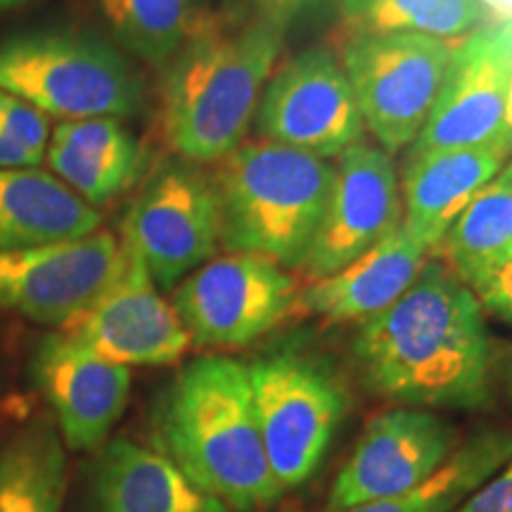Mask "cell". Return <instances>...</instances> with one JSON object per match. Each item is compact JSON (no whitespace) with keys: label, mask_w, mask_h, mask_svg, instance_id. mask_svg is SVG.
Instances as JSON below:
<instances>
[{"label":"cell","mask_w":512,"mask_h":512,"mask_svg":"<svg viewBox=\"0 0 512 512\" xmlns=\"http://www.w3.org/2000/svg\"><path fill=\"white\" fill-rule=\"evenodd\" d=\"M456 512H512V458Z\"/></svg>","instance_id":"30"},{"label":"cell","mask_w":512,"mask_h":512,"mask_svg":"<svg viewBox=\"0 0 512 512\" xmlns=\"http://www.w3.org/2000/svg\"><path fill=\"white\" fill-rule=\"evenodd\" d=\"M512 458V434L484 432L444 460L413 489L335 512H456Z\"/></svg>","instance_id":"24"},{"label":"cell","mask_w":512,"mask_h":512,"mask_svg":"<svg viewBox=\"0 0 512 512\" xmlns=\"http://www.w3.org/2000/svg\"><path fill=\"white\" fill-rule=\"evenodd\" d=\"M29 370L53 411L64 446L100 451L126 411L131 370L93 354L62 330L36 344Z\"/></svg>","instance_id":"16"},{"label":"cell","mask_w":512,"mask_h":512,"mask_svg":"<svg viewBox=\"0 0 512 512\" xmlns=\"http://www.w3.org/2000/svg\"><path fill=\"white\" fill-rule=\"evenodd\" d=\"M344 22L361 34H418L463 41L489 22L484 0H339Z\"/></svg>","instance_id":"25"},{"label":"cell","mask_w":512,"mask_h":512,"mask_svg":"<svg viewBox=\"0 0 512 512\" xmlns=\"http://www.w3.org/2000/svg\"><path fill=\"white\" fill-rule=\"evenodd\" d=\"M323 0H254L252 15H259L278 27L290 29L297 19L316 10Z\"/></svg>","instance_id":"31"},{"label":"cell","mask_w":512,"mask_h":512,"mask_svg":"<svg viewBox=\"0 0 512 512\" xmlns=\"http://www.w3.org/2000/svg\"><path fill=\"white\" fill-rule=\"evenodd\" d=\"M430 259V249L422 247L403 223L373 249L328 278L311 280L299 290L294 313H309L328 323L361 320L366 323L387 311L408 292L422 266Z\"/></svg>","instance_id":"17"},{"label":"cell","mask_w":512,"mask_h":512,"mask_svg":"<svg viewBox=\"0 0 512 512\" xmlns=\"http://www.w3.org/2000/svg\"><path fill=\"white\" fill-rule=\"evenodd\" d=\"M512 159V136L413 155L403 174V228L432 252L458 214Z\"/></svg>","instance_id":"18"},{"label":"cell","mask_w":512,"mask_h":512,"mask_svg":"<svg viewBox=\"0 0 512 512\" xmlns=\"http://www.w3.org/2000/svg\"><path fill=\"white\" fill-rule=\"evenodd\" d=\"M50 140L74 147V150L86 152V155L91 157L107 159V162L131 164L140 166V169H143L145 164L143 145H140L138 138L121 124V119L98 117L62 121V124L53 131Z\"/></svg>","instance_id":"27"},{"label":"cell","mask_w":512,"mask_h":512,"mask_svg":"<svg viewBox=\"0 0 512 512\" xmlns=\"http://www.w3.org/2000/svg\"><path fill=\"white\" fill-rule=\"evenodd\" d=\"M0 91L62 121L128 119L145 110V81L93 31L31 29L0 41Z\"/></svg>","instance_id":"5"},{"label":"cell","mask_w":512,"mask_h":512,"mask_svg":"<svg viewBox=\"0 0 512 512\" xmlns=\"http://www.w3.org/2000/svg\"><path fill=\"white\" fill-rule=\"evenodd\" d=\"M354 358L370 392L413 408H477L489 399L494 347L470 287L427 259L399 302L361 323Z\"/></svg>","instance_id":"1"},{"label":"cell","mask_w":512,"mask_h":512,"mask_svg":"<svg viewBox=\"0 0 512 512\" xmlns=\"http://www.w3.org/2000/svg\"><path fill=\"white\" fill-rule=\"evenodd\" d=\"M67 453L53 422L38 418L0 437V512H62Z\"/></svg>","instance_id":"21"},{"label":"cell","mask_w":512,"mask_h":512,"mask_svg":"<svg viewBox=\"0 0 512 512\" xmlns=\"http://www.w3.org/2000/svg\"><path fill=\"white\" fill-rule=\"evenodd\" d=\"M256 425L283 489L304 484L335 439L347 413L342 384L325 361L304 351H278L247 366Z\"/></svg>","instance_id":"6"},{"label":"cell","mask_w":512,"mask_h":512,"mask_svg":"<svg viewBox=\"0 0 512 512\" xmlns=\"http://www.w3.org/2000/svg\"><path fill=\"white\" fill-rule=\"evenodd\" d=\"M119 46L162 69L216 15L207 0H93Z\"/></svg>","instance_id":"23"},{"label":"cell","mask_w":512,"mask_h":512,"mask_svg":"<svg viewBox=\"0 0 512 512\" xmlns=\"http://www.w3.org/2000/svg\"><path fill=\"white\" fill-rule=\"evenodd\" d=\"M155 439L202 494L228 512L271 508L283 486L268 465L245 363L202 356L178 370L155 411Z\"/></svg>","instance_id":"2"},{"label":"cell","mask_w":512,"mask_h":512,"mask_svg":"<svg viewBox=\"0 0 512 512\" xmlns=\"http://www.w3.org/2000/svg\"><path fill=\"white\" fill-rule=\"evenodd\" d=\"M100 211L43 169H0V249H27L98 233Z\"/></svg>","instance_id":"20"},{"label":"cell","mask_w":512,"mask_h":512,"mask_svg":"<svg viewBox=\"0 0 512 512\" xmlns=\"http://www.w3.org/2000/svg\"><path fill=\"white\" fill-rule=\"evenodd\" d=\"M93 512H228L157 448L112 439L91 467Z\"/></svg>","instance_id":"19"},{"label":"cell","mask_w":512,"mask_h":512,"mask_svg":"<svg viewBox=\"0 0 512 512\" xmlns=\"http://www.w3.org/2000/svg\"><path fill=\"white\" fill-rule=\"evenodd\" d=\"M46 159L53 176L72 188L81 200L91 207L112 202L121 192H126L140 178V166L107 162V159L91 157L86 152L74 150L62 143L50 140Z\"/></svg>","instance_id":"26"},{"label":"cell","mask_w":512,"mask_h":512,"mask_svg":"<svg viewBox=\"0 0 512 512\" xmlns=\"http://www.w3.org/2000/svg\"><path fill=\"white\" fill-rule=\"evenodd\" d=\"M121 245L143 261L159 290H174L221 245L214 176L183 159L159 166L124 216Z\"/></svg>","instance_id":"8"},{"label":"cell","mask_w":512,"mask_h":512,"mask_svg":"<svg viewBox=\"0 0 512 512\" xmlns=\"http://www.w3.org/2000/svg\"><path fill=\"white\" fill-rule=\"evenodd\" d=\"M60 330L93 354L126 368L171 366L192 347L174 304L166 302L143 261L126 247L124 264L112 283Z\"/></svg>","instance_id":"12"},{"label":"cell","mask_w":512,"mask_h":512,"mask_svg":"<svg viewBox=\"0 0 512 512\" xmlns=\"http://www.w3.org/2000/svg\"><path fill=\"white\" fill-rule=\"evenodd\" d=\"M299 285L252 254L214 256L174 287V309L195 347L240 349L294 313Z\"/></svg>","instance_id":"9"},{"label":"cell","mask_w":512,"mask_h":512,"mask_svg":"<svg viewBox=\"0 0 512 512\" xmlns=\"http://www.w3.org/2000/svg\"><path fill=\"white\" fill-rule=\"evenodd\" d=\"M0 136L46 155L53 131L46 114L38 112L27 100L0 91Z\"/></svg>","instance_id":"28"},{"label":"cell","mask_w":512,"mask_h":512,"mask_svg":"<svg viewBox=\"0 0 512 512\" xmlns=\"http://www.w3.org/2000/svg\"><path fill=\"white\" fill-rule=\"evenodd\" d=\"M31 0H0V15H5V12H12L17 8H24V5H29Z\"/></svg>","instance_id":"34"},{"label":"cell","mask_w":512,"mask_h":512,"mask_svg":"<svg viewBox=\"0 0 512 512\" xmlns=\"http://www.w3.org/2000/svg\"><path fill=\"white\" fill-rule=\"evenodd\" d=\"M335 162L256 140L219 162L214 176L221 245L283 268L302 266L323 219Z\"/></svg>","instance_id":"4"},{"label":"cell","mask_w":512,"mask_h":512,"mask_svg":"<svg viewBox=\"0 0 512 512\" xmlns=\"http://www.w3.org/2000/svg\"><path fill=\"white\" fill-rule=\"evenodd\" d=\"M467 287L475 294L482 311L494 313L503 323L512 325V249L479 273Z\"/></svg>","instance_id":"29"},{"label":"cell","mask_w":512,"mask_h":512,"mask_svg":"<svg viewBox=\"0 0 512 512\" xmlns=\"http://www.w3.org/2000/svg\"><path fill=\"white\" fill-rule=\"evenodd\" d=\"M46 155L0 136V169H36Z\"/></svg>","instance_id":"32"},{"label":"cell","mask_w":512,"mask_h":512,"mask_svg":"<svg viewBox=\"0 0 512 512\" xmlns=\"http://www.w3.org/2000/svg\"><path fill=\"white\" fill-rule=\"evenodd\" d=\"M456 451V430L425 408L377 413L332 484L328 512L413 489Z\"/></svg>","instance_id":"15"},{"label":"cell","mask_w":512,"mask_h":512,"mask_svg":"<svg viewBox=\"0 0 512 512\" xmlns=\"http://www.w3.org/2000/svg\"><path fill=\"white\" fill-rule=\"evenodd\" d=\"M512 249V159L472 197L448 226L432 259H441L460 283L470 285L479 273Z\"/></svg>","instance_id":"22"},{"label":"cell","mask_w":512,"mask_h":512,"mask_svg":"<svg viewBox=\"0 0 512 512\" xmlns=\"http://www.w3.org/2000/svg\"><path fill=\"white\" fill-rule=\"evenodd\" d=\"M508 389H510V399H512V361H510V368H508Z\"/></svg>","instance_id":"35"},{"label":"cell","mask_w":512,"mask_h":512,"mask_svg":"<svg viewBox=\"0 0 512 512\" xmlns=\"http://www.w3.org/2000/svg\"><path fill=\"white\" fill-rule=\"evenodd\" d=\"M403 204L392 155L358 143L335 162L323 219L299 271L311 280L328 278L373 249L401 226Z\"/></svg>","instance_id":"14"},{"label":"cell","mask_w":512,"mask_h":512,"mask_svg":"<svg viewBox=\"0 0 512 512\" xmlns=\"http://www.w3.org/2000/svg\"><path fill=\"white\" fill-rule=\"evenodd\" d=\"M456 43L418 34H361L342 50V69L370 136L387 155L418 140L439 98Z\"/></svg>","instance_id":"7"},{"label":"cell","mask_w":512,"mask_h":512,"mask_svg":"<svg viewBox=\"0 0 512 512\" xmlns=\"http://www.w3.org/2000/svg\"><path fill=\"white\" fill-rule=\"evenodd\" d=\"M254 126L261 140L330 162L366 131L342 62L325 48L304 50L271 74Z\"/></svg>","instance_id":"10"},{"label":"cell","mask_w":512,"mask_h":512,"mask_svg":"<svg viewBox=\"0 0 512 512\" xmlns=\"http://www.w3.org/2000/svg\"><path fill=\"white\" fill-rule=\"evenodd\" d=\"M124 264L110 230L55 245L0 249V309L57 330L86 309Z\"/></svg>","instance_id":"13"},{"label":"cell","mask_w":512,"mask_h":512,"mask_svg":"<svg viewBox=\"0 0 512 512\" xmlns=\"http://www.w3.org/2000/svg\"><path fill=\"white\" fill-rule=\"evenodd\" d=\"M287 29L259 15L230 22L216 12L162 69L159 124L190 164H219L245 143Z\"/></svg>","instance_id":"3"},{"label":"cell","mask_w":512,"mask_h":512,"mask_svg":"<svg viewBox=\"0 0 512 512\" xmlns=\"http://www.w3.org/2000/svg\"><path fill=\"white\" fill-rule=\"evenodd\" d=\"M512 19L486 22L453 46L434 110L413 155L460 150L512 136Z\"/></svg>","instance_id":"11"},{"label":"cell","mask_w":512,"mask_h":512,"mask_svg":"<svg viewBox=\"0 0 512 512\" xmlns=\"http://www.w3.org/2000/svg\"><path fill=\"white\" fill-rule=\"evenodd\" d=\"M254 0H219V10L230 22H245L252 15Z\"/></svg>","instance_id":"33"}]
</instances>
